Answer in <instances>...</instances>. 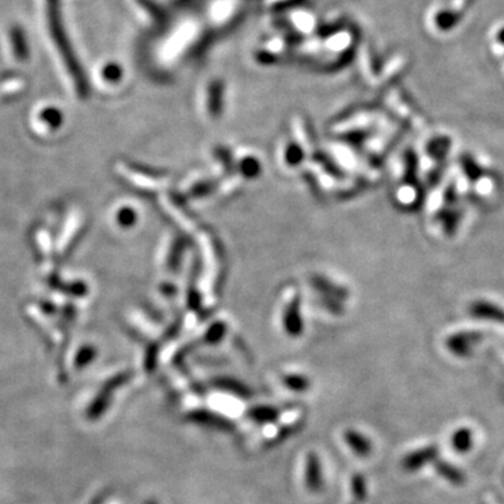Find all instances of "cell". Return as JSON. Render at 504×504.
I'll return each instance as SVG.
<instances>
[{"instance_id":"cell-1","label":"cell","mask_w":504,"mask_h":504,"mask_svg":"<svg viewBox=\"0 0 504 504\" xmlns=\"http://www.w3.org/2000/svg\"><path fill=\"white\" fill-rule=\"evenodd\" d=\"M46 16H48L49 31L55 41V46L58 48L71 79H73V82L76 85L78 94L80 97L86 98L90 94V86H89L85 70H83L80 62L78 60V56H76L73 48H71L70 40L64 31L59 0H46Z\"/></svg>"},{"instance_id":"cell-2","label":"cell","mask_w":504,"mask_h":504,"mask_svg":"<svg viewBox=\"0 0 504 504\" xmlns=\"http://www.w3.org/2000/svg\"><path fill=\"white\" fill-rule=\"evenodd\" d=\"M483 339V333L479 331H461L453 333L447 340V349L458 357H468L472 353V349Z\"/></svg>"},{"instance_id":"cell-3","label":"cell","mask_w":504,"mask_h":504,"mask_svg":"<svg viewBox=\"0 0 504 504\" xmlns=\"http://www.w3.org/2000/svg\"><path fill=\"white\" fill-rule=\"evenodd\" d=\"M439 460V447L427 446L417 451H412L402 461V468L406 472H416L424 465L430 462H436Z\"/></svg>"},{"instance_id":"cell-4","label":"cell","mask_w":504,"mask_h":504,"mask_svg":"<svg viewBox=\"0 0 504 504\" xmlns=\"http://www.w3.org/2000/svg\"><path fill=\"white\" fill-rule=\"evenodd\" d=\"M188 419L200 426H206L210 428H216L220 431H232L234 430V424L225 416L218 413H211L209 410H195L188 415Z\"/></svg>"},{"instance_id":"cell-5","label":"cell","mask_w":504,"mask_h":504,"mask_svg":"<svg viewBox=\"0 0 504 504\" xmlns=\"http://www.w3.org/2000/svg\"><path fill=\"white\" fill-rule=\"evenodd\" d=\"M469 315L476 320L494 321L498 324H504V309L497 304L485 300H476L469 306Z\"/></svg>"},{"instance_id":"cell-6","label":"cell","mask_w":504,"mask_h":504,"mask_svg":"<svg viewBox=\"0 0 504 504\" xmlns=\"http://www.w3.org/2000/svg\"><path fill=\"white\" fill-rule=\"evenodd\" d=\"M475 0H465V3L462 6L461 10H440L436 17H435V23L437 26L439 30L442 31H450L453 30L455 26L460 24V21L464 19V15H465V10L469 9L472 5H473Z\"/></svg>"},{"instance_id":"cell-7","label":"cell","mask_w":504,"mask_h":504,"mask_svg":"<svg viewBox=\"0 0 504 504\" xmlns=\"http://www.w3.org/2000/svg\"><path fill=\"white\" fill-rule=\"evenodd\" d=\"M436 219L442 223L444 233L449 237H453L460 227V223L462 219V210L458 209L457 206H454V207L444 206L437 211Z\"/></svg>"},{"instance_id":"cell-8","label":"cell","mask_w":504,"mask_h":504,"mask_svg":"<svg viewBox=\"0 0 504 504\" xmlns=\"http://www.w3.org/2000/svg\"><path fill=\"white\" fill-rule=\"evenodd\" d=\"M306 487L317 493L322 489V469L317 454L310 453L306 462Z\"/></svg>"},{"instance_id":"cell-9","label":"cell","mask_w":504,"mask_h":504,"mask_svg":"<svg viewBox=\"0 0 504 504\" xmlns=\"http://www.w3.org/2000/svg\"><path fill=\"white\" fill-rule=\"evenodd\" d=\"M343 439H345L346 444L351 449V451L358 457H367L373 451L372 442L365 435L360 433V431L347 430V431H345Z\"/></svg>"},{"instance_id":"cell-10","label":"cell","mask_w":504,"mask_h":504,"mask_svg":"<svg viewBox=\"0 0 504 504\" xmlns=\"http://www.w3.org/2000/svg\"><path fill=\"white\" fill-rule=\"evenodd\" d=\"M450 150H451V139L449 136H436L431 139L426 146L427 155L433 160H437L440 163H444Z\"/></svg>"},{"instance_id":"cell-11","label":"cell","mask_w":504,"mask_h":504,"mask_svg":"<svg viewBox=\"0 0 504 504\" xmlns=\"http://www.w3.org/2000/svg\"><path fill=\"white\" fill-rule=\"evenodd\" d=\"M435 468H436V472L444 478L447 482H450L451 485H455V486H462L467 480L464 472L454 467L453 464L450 462H446V461H442V460H437L435 462Z\"/></svg>"},{"instance_id":"cell-12","label":"cell","mask_w":504,"mask_h":504,"mask_svg":"<svg viewBox=\"0 0 504 504\" xmlns=\"http://www.w3.org/2000/svg\"><path fill=\"white\" fill-rule=\"evenodd\" d=\"M458 162L462 168V173L465 174V177L468 178V181L471 184H476L486 174L483 167L471 155H467V153L462 155Z\"/></svg>"},{"instance_id":"cell-13","label":"cell","mask_w":504,"mask_h":504,"mask_svg":"<svg viewBox=\"0 0 504 504\" xmlns=\"http://www.w3.org/2000/svg\"><path fill=\"white\" fill-rule=\"evenodd\" d=\"M453 449L458 454H467L472 450L473 446V433L472 430L468 427H461L454 431L453 439H451Z\"/></svg>"},{"instance_id":"cell-14","label":"cell","mask_w":504,"mask_h":504,"mask_svg":"<svg viewBox=\"0 0 504 504\" xmlns=\"http://www.w3.org/2000/svg\"><path fill=\"white\" fill-rule=\"evenodd\" d=\"M10 41H12L15 56L20 62H26L28 59V56H30V48H28L26 34L20 27H15L10 31Z\"/></svg>"},{"instance_id":"cell-15","label":"cell","mask_w":504,"mask_h":504,"mask_svg":"<svg viewBox=\"0 0 504 504\" xmlns=\"http://www.w3.org/2000/svg\"><path fill=\"white\" fill-rule=\"evenodd\" d=\"M248 417L258 424L273 423L279 417V410L273 406L259 405V406H254L252 409L248 410Z\"/></svg>"},{"instance_id":"cell-16","label":"cell","mask_w":504,"mask_h":504,"mask_svg":"<svg viewBox=\"0 0 504 504\" xmlns=\"http://www.w3.org/2000/svg\"><path fill=\"white\" fill-rule=\"evenodd\" d=\"M216 385H218L220 390H225V391H229L237 397H241V398H251L252 397V392L248 387H245L244 384L238 383V381H234V380H227V379H223V380H218L216 381Z\"/></svg>"},{"instance_id":"cell-17","label":"cell","mask_w":504,"mask_h":504,"mask_svg":"<svg viewBox=\"0 0 504 504\" xmlns=\"http://www.w3.org/2000/svg\"><path fill=\"white\" fill-rule=\"evenodd\" d=\"M405 184L408 185H416V177H417V156L412 150H408L405 153Z\"/></svg>"},{"instance_id":"cell-18","label":"cell","mask_w":504,"mask_h":504,"mask_svg":"<svg viewBox=\"0 0 504 504\" xmlns=\"http://www.w3.org/2000/svg\"><path fill=\"white\" fill-rule=\"evenodd\" d=\"M351 493H353V498L356 503H362L365 501L366 496H367V486H366V479L363 475L360 473H354L351 478Z\"/></svg>"},{"instance_id":"cell-19","label":"cell","mask_w":504,"mask_h":504,"mask_svg":"<svg viewBox=\"0 0 504 504\" xmlns=\"http://www.w3.org/2000/svg\"><path fill=\"white\" fill-rule=\"evenodd\" d=\"M283 383H284V385L287 388L292 390V391H296V392H304L310 387L309 379L304 377V376H297V374L286 376L283 379Z\"/></svg>"},{"instance_id":"cell-20","label":"cell","mask_w":504,"mask_h":504,"mask_svg":"<svg viewBox=\"0 0 504 504\" xmlns=\"http://www.w3.org/2000/svg\"><path fill=\"white\" fill-rule=\"evenodd\" d=\"M41 119L52 129H58L62 125V114L58 108H53V107L42 110Z\"/></svg>"},{"instance_id":"cell-21","label":"cell","mask_w":504,"mask_h":504,"mask_svg":"<svg viewBox=\"0 0 504 504\" xmlns=\"http://www.w3.org/2000/svg\"><path fill=\"white\" fill-rule=\"evenodd\" d=\"M116 220L121 227H132L133 223L136 222V211L130 207H123L119 210Z\"/></svg>"},{"instance_id":"cell-22","label":"cell","mask_w":504,"mask_h":504,"mask_svg":"<svg viewBox=\"0 0 504 504\" xmlns=\"http://www.w3.org/2000/svg\"><path fill=\"white\" fill-rule=\"evenodd\" d=\"M121 73H122V71H121L119 66L115 64V63L107 64L104 67V70H103V75H104L105 80H108V82H118L119 78H121Z\"/></svg>"},{"instance_id":"cell-23","label":"cell","mask_w":504,"mask_h":504,"mask_svg":"<svg viewBox=\"0 0 504 504\" xmlns=\"http://www.w3.org/2000/svg\"><path fill=\"white\" fill-rule=\"evenodd\" d=\"M444 203H446V206H451V207H454V206H457V203H458V191H457V186H455V184H450L447 188H446V191H444Z\"/></svg>"},{"instance_id":"cell-24","label":"cell","mask_w":504,"mask_h":504,"mask_svg":"<svg viewBox=\"0 0 504 504\" xmlns=\"http://www.w3.org/2000/svg\"><path fill=\"white\" fill-rule=\"evenodd\" d=\"M94 354H96V351H94V349L92 346L85 347L83 350H80L79 354H78V366L83 367V366L89 365L92 360L94 358Z\"/></svg>"},{"instance_id":"cell-25","label":"cell","mask_w":504,"mask_h":504,"mask_svg":"<svg viewBox=\"0 0 504 504\" xmlns=\"http://www.w3.org/2000/svg\"><path fill=\"white\" fill-rule=\"evenodd\" d=\"M444 167H446V164L442 163L440 166H437L436 168H433V170L430 171V174H428V184L431 186H436V185L440 184V181L443 178V174H444Z\"/></svg>"},{"instance_id":"cell-26","label":"cell","mask_w":504,"mask_h":504,"mask_svg":"<svg viewBox=\"0 0 504 504\" xmlns=\"http://www.w3.org/2000/svg\"><path fill=\"white\" fill-rule=\"evenodd\" d=\"M497 41L504 46V27L497 33Z\"/></svg>"},{"instance_id":"cell-27","label":"cell","mask_w":504,"mask_h":504,"mask_svg":"<svg viewBox=\"0 0 504 504\" xmlns=\"http://www.w3.org/2000/svg\"><path fill=\"white\" fill-rule=\"evenodd\" d=\"M148 504H157V503H155V501H149Z\"/></svg>"}]
</instances>
